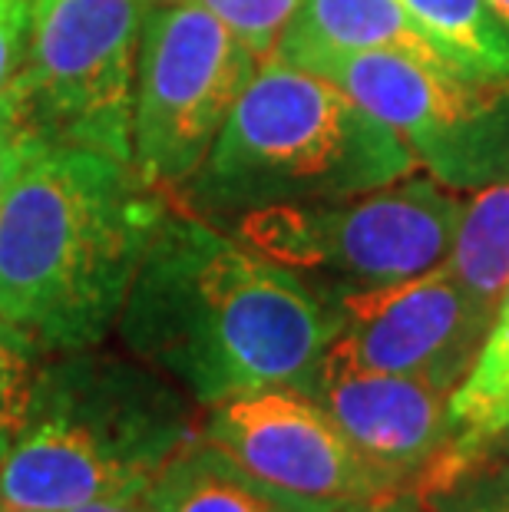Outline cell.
<instances>
[{
    "label": "cell",
    "instance_id": "1",
    "mask_svg": "<svg viewBox=\"0 0 509 512\" xmlns=\"http://www.w3.org/2000/svg\"><path fill=\"white\" fill-rule=\"evenodd\" d=\"M113 334L209 410L268 387L308 394L338 314L291 268L225 238L196 212L172 209Z\"/></svg>",
    "mask_w": 509,
    "mask_h": 512
},
{
    "label": "cell",
    "instance_id": "2",
    "mask_svg": "<svg viewBox=\"0 0 509 512\" xmlns=\"http://www.w3.org/2000/svg\"><path fill=\"white\" fill-rule=\"evenodd\" d=\"M169 212L133 162L47 149L0 202V318L43 357L100 347Z\"/></svg>",
    "mask_w": 509,
    "mask_h": 512
},
{
    "label": "cell",
    "instance_id": "3",
    "mask_svg": "<svg viewBox=\"0 0 509 512\" xmlns=\"http://www.w3.org/2000/svg\"><path fill=\"white\" fill-rule=\"evenodd\" d=\"M199 430V403L133 354H50L20 433L0 456V503L67 512L136 493Z\"/></svg>",
    "mask_w": 509,
    "mask_h": 512
},
{
    "label": "cell",
    "instance_id": "4",
    "mask_svg": "<svg viewBox=\"0 0 509 512\" xmlns=\"http://www.w3.org/2000/svg\"><path fill=\"white\" fill-rule=\"evenodd\" d=\"M420 162L344 90L285 60L258 63L209 156L186 185L202 212L245 215L384 189Z\"/></svg>",
    "mask_w": 509,
    "mask_h": 512
},
{
    "label": "cell",
    "instance_id": "5",
    "mask_svg": "<svg viewBox=\"0 0 509 512\" xmlns=\"http://www.w3.org/2000/svg\"><path fill=\"white\" fill-rule=\"evenodd\" d=\"M156 0H37L30 50L7 93L50 149L133 162L139 37Z\"/></svg>",
    "mask_w": 509,
    "mask_h": 512
},
{
    "label": "cell",
    "instance_id": "6",
    "mask_svg": "<svg viewBox=\"0 0 509 512\" xmlns=\"http://www.w3.org/2000/svg\"><path fill=\"white\" fill-rule=\"evenodd\" d=\"M324 76L410 146L447 189L509 176V80L443 70L391 50H308L285 60Z\"/></svg>",
    "mask_w": 509,
    "mask_h": 512
},
{
    "label": "cell",
    "instance_id": "7",
    "mask_svg": "<svg viewBox=\"0 0 509 512\" xmlns=\"http://www.w3.org/2000/svg\"><path fill=\"white\" fill-rule=\"evenodd\" d=\"M463 199L427 172L351 199L272 205L238 215V238L291 271H328L357 285L414 278L447 261Z\"/></svg>",
    "mask_w": 509,
    "mask_h": 512
},
{
    "label": "cell",
    "instance_id": "8",
    "mask_svg": "<svg viewBox=\"0 0 509 512\" xmlns=\"http://www.w3.org/2000/svg\"><path fill=\"white\" fill-rule=\"evenodd\" d=\"M255 70V53L192 0L149 10L133 100L139 176L166 192L196 176Z\"/></svg>",
    "mask_w": 509,
    "mask_h": 512
},
{
    "label": "cell",
    "instance_id": "9",
    "mask_svg": "<svg viewBox=\"0 0 509 512\" xmlns=\"http://www.w3.org/2000/svg\"><path fill=\"white\" fill-rule=\"evenodd\" d=\"M202 440L295 512H351L407 493L305 390L268 387L209 407Z\"/></svg>",
    "mask_w": 509,
    "mask_h": 512
},
{
    "label": "cell",
    "instance_id": "10",
    "mask_svg": "<svg viewBox=\"0 0 509 512\" xmlns=\"http://www.w3.org/2000/svg\"><path fill=\"white\" fill-rule=\"evenodd\" d=\"M338 334L321 361L381 374H414L457 387L480 351L493 311L476 304L447 261L414 278L344 288Z\"/></svg>",
    "mask_w": 509,
    "mask_h": 512
},
{
    "label": "cell",
    "instance_id": "11",
    "mask_svg": "<svg viewBox=\"0 0 509 512\" xmlns=\"http://www.w3.org/2000/svg\"><path fill=\"white\" fill-rule=\"evenodd\" d=\"M308 394L331 413L367 460L410 493L447 440L453 387L440 380L321 361Z\"/></svg>",
    "mask_w": 509,
    "mask_h": 512
},
{
    "label": "cell",
    "instance_id": "12",
    "mask_svg": "<svg viewBox=\"0 0 509 512\" xmlns=\"http://www.w3.org/2000/svg\"><path fill=\"white\" fill-rule=\"evenodd\" d=\"M509 433V288L493 311V321L470 370L453 387L447 403V440L433 463L417 476L414 496L427 499L447 489L476 463L490 460Z\"/></svg>",
    "mask_w": 509,
    "mask_h": 512
},
{
    "label": "cell",
    "instance_id": "13",
    "mask_svg": "<svg viewBox=\"0 0 509 512\" xmlns=\"http://www.w3.org/2000/svg\"><path fill=\"white\" fill-rule=\"evenodd\" d=\"M308 50H391L430 67L467 70L417 24L400 0H301L298 14L278 40L275 60H291Z\"/></svg>",
    "mask_w": 509,
    "mask_h": 512
},
{
    "label": "cell",
    "instance_id": "14",
    "mask_svg": "<svg viewBox=\"0 0 509 512\" xmlns=\"http://www.w3.org/2000/svg\"><path fill=\"white\" fill-rule=\"evenodd\" d=\"M153 512H295L242 473L219 446L189 440L149 486Z\"/></svg>",
    "mask_w": 509,
    "mask_h": 512
},
{
    "label": "cell",
    "instance_id": "15",
    "mask_svg": "<svg viewBox=\"0 0 509 512\" xmlns=\"http://www.w3.org/2000/svg\"><path fill=\"white\" fill-rule=\"evenodd\" d=\"M447 268L476 304L496 311L503 291L509 288V176L463 199Z\"/></svg>",
    "mask_w": 509,
    "mask_h": 512
},
{
    "label": "cell",
    "instance_id": "16",
    "mask_svg": "<svg viewBox=\"0 0 509 512\" xmlns=\"http://www.w3.org/2000/svg\"><path fill=\"white\" fill-rule=\"evenodd\" d=\"M460 67L509 80V30L486 0H400Z\"/></svg>",
    "mask_w": 509,
    "mask_h": 512
},
{
    "label": "cell",
    "instance_id": "17",
    "mask_svg": "<svg viewBox=\"0 0 509 512\" xmlns=\"http://www.w3.org/2000/svg\"><path fill=\"white\" fill-rule=\"evenodd\" d=\"M219 20L229 34L255 53L258 63L272 60L275 47L301 0H192Z\"/></svg>",
    "mask_w": 509,
    "mask_h": 512
},
{
    "label": "cell",
    "instance_id": "18",
    "mask_svg": "<svg viewBox=\"0 0 509 512\" xmlns=\"http://www.w3.org/2000/svg\"><path fill=\"white\" fill-rule=\"evenodd\" d=\"M40 357L43 354L14 324L0 318V456L10 450V443L20 433Z\"/></svg>",
    "mask_w": 509,
    "mask_h": 512
},
{
    "label": "cell",
    "instance_id": "19",
    "mask_svg": "<svg viewBox=\"0 0 509 512\" xmlns=\"http://www.w3.org/2000/svg\"><path fill=\"white\" fill-rule=\"evenodd\" d=\"M420 512H509V463L503 456L476 463L447 489L420 499Z\"/></svg>",
    "mask_w": 509,
    "mask_h": 512
},
{
    "label": "cell",
    "instance_id": "20",
    "mask_svg": "<svg viewBox=\"0 0 509 512\" xmlns=\"http://www.w3.org/2000/svg\"><path fill=\"white\" fill-rule=\"evenodd\" d=\"M47 149L50 146L34 133V126L24 119L14 96L7 90L0 93V202Z\"/></svg>",
    "mask_w": 509,
    "mask_h": 512
},
{
    "label": "cell",
    "instance_id": "21",
    "mask_svg": "<svg viewBox=\"0 0 509 512\" xmlns=\"http://www.w3.org/2000/svg\"><path fill=\"white\" fill-rule=\"evenodd\" d=\"M37 0H0V93L14 83L30 50Z\"/></svg>",
    "mask_w": 509,
    "mask_h": 512
},
{
    "label": "cell",
    "instance_id": "22",
    "mask_svg": "<svg viewBox=\"0 0 509 512\" xmlns=\"http://www.w3.org/2000/svg\"><path fill=\"white\" fill-rule=\"evenodd\" d=\"M67 512H153V496H149V486H146V489H136V493L96 499V503H86V506H73Z\"/></svg>",
    "mask_w": 509,
    "mask_h": 512
},
{
    "label": "cell",
    "instance_id": "23",
    "mask_svg": "<svg viewBox=\"0 0 509 512\" xmlns=\"http://www.w3.org/2000/svg\"><path fill=\"white\" fill-rule=\"evenodd\" d=\"M351 512H420V499L410 493H397V496H387L381 503H371V506H361V509H351Z\"/></svg>",
    "mask_w": 509,
    "mask_h": 512
},
{
    "label": "cell",
    "instance_id": "24",
    "mask_svg": "<svg viewBox=\"0 0 509 512\" xmlns=\"http://www.w3.org/2000/svg\"><path fill=\"white\" fill-rule=\"evenodd\" d=\"M486 4H490V10L503 20V27L509 30V0H486Z\"/></svg>",
    "mask_w": 509,
    "mask_h": 512
},
{
    "label": "cell",
    "instance_id": "25",
    "mask_svg": "<svg viewBox=\"0 0 509 512\" xmlns=\"http://www.w3.org/2000/svg\"><path fill=\"white\" fill-rule=\"evenodd\" d=\"M0 512H43V509H24V506H10V503H0Z\"/></svg>",
    "mask_w": 509,
    "mask_h": 512
},
{
    "label": "cell",
    "instance_id": "26",
    "mask_svg": "<svg viewBox=\"0 0 509 512\" xmlns=\"http://www.w3.org/2000/svg\"><path fill=\"white\" fill-rule=\"evenodd\" d=\"M496 456H503V460L509 463V433H506V437L500 440V450H496Z\"/></svg>",
    "mask_w": 509,
    "mask_h": 512
},
{
    "label": "cell",
    "instance_id": "27",
    "mask_svg": "<svg viewBox=\"0 0 509 512\" xmlns=\"http://www.w3.org/2000/svg\"><path fill=\"white\" fill-rule=\"evenodd\" d=\"M156 4H176V0H156Z\"/></svg>",
    "mask_w": 509,
    "mask_h": 512
}]
</instances>
